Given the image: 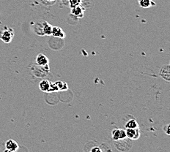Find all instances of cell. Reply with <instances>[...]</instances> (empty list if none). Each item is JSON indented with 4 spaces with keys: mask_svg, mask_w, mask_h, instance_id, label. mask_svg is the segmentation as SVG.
I'll use <instances>...</instances> for the list:
<instances>
[{
    "mask_svg": "<svg viewBox=\"0 0 170 152\" xmlns=\"http://www.w3.org/2000/svg\"><path fill=\"white\" fill-rule=\"evenodd\" d=\"M14 37V30L9 27H4L0 29V39L5 43H9Z\"/></svg>",
    "mask_w": 170,
    "mask_h": 152,
    "instance_id": "obj_1",
    "label": "cell"
},
{
    "mask_svg": "<svg viewBox=\"0 0 170 152\" xmlns=\"http://www.w3.org/2000/svg\"><path fill=\"white\" fill-rule=\"evenodd\" d=\"M126 137L131 140H136L140 136L139 128H126L125 130Z\"/></svg>",
    "mask_w": 170,
    "mask_h": 152,
    "instance_id": "obj_2",
    "label": "cell"
},
{
    "mask_svg": "<svg viewBox=\"0 0 170 152\" xmlns=\"http://www.w3.org/2000/svg\"><path fill=\"white\" fill-rule=\"evenodd\" d=\"M112 138L114 141H118V140L124 139L126 138V134H125V130H122V129H115L112 131Z\"/></svg>",
    "mask_w": 170,
    "mask_h": 152,
    "instance_id": "obj_3",
    "label": "cell"
},
{
    "mask_svg": "<svg viewBox=\"0 0 170 152\" xmlns=\"http://www.w3.org/2000/svg\"><path fill=\"white\" fill-rule=\"evenodd\" d=\"M161 77L165 80L169 82L170 80V65H166L161 69L160 71Z\"/></svg>",
    "mask_w": 170,
    "mask_h": 152,
    "instance_id": "obj_4",
    "label": "cell"
},
{
    "mask_svg": "<svg viewBox=\"0 0 170 152\" xmlns=\"http://www.w3.org/2000/svg\"><path fill=\"white\" fill-rule=\"evenodd\" d=\"M5 147L7 151H11L14 152L16 151L18 148V145L17 143L14 141V140H8L5 143Z\"/></svg>",
    "mask_w": 170,
    "mask_h": 152,
    "instance_id": "obj_5",
    "label": "cell"
},
{
    "mask_svg": "<svg viewBox=\"0 0 170 152\" xmlns=\"http://www.w3.org/2000/svg\"><path fill=\"white\" fill-rule=\"evenodd\" d=\"M36 62L40 66H46L48 64V59L44 54H39L36 58Z\"/></svg>",
    "mask_w": 170,
    "mask_h": 152,
    "instance_id": "obj_6",
    "label": "cell"
},
{
    "mask_svg": "<svg viewBox=\"0 0 170 152\" xmlns=\"http://www.w3.org/2000/svg\"><path fill=\"white\" fill-rule=\"evenodd\" d=\"M51 34L54 37H60L64 38L65 37V33L64 32L63 30L58 27H52V32Z\"/></svg>",
    "mask_w": 170,
    "mask_h": 152,
    "instance_id": "obj_7",
    "label": "cell"
},
{
    "mask_svg": "<svg viewBox=\"0 0 170 152\" xmlns=\"http://www.w3.org/2000/svg\"><path fill=\"white\" fill-rule=\"evenodd\" d=\"M51 82L48 81L47 80H43L42 81H41L39 84L40 89H41L42 92H50V89H51Z\"/></svg>",
    "mask_w": 170,
    "mask_h": 152,
    "instance_id": "obj_8",
    "label": "cell"
},
{
    "mask_svg": "<svg viewBox=\"0 0 170 152\" xmlns=\"http://www.w3.org/2000/svg\"><path fill=\"white\" fill-rule=\"evenodd\" d=\"M72 14L76 17H82L84 16V9L79 5L75 6L72 9Z\"/></svg>",
    "mask_w": 170,
    "mask_h": 152,
    "instance_id": "obj_9",
    "label": "cell"
},
{
    "mask_svg": "<svg viewBox=\"0 0 170 152\" xmlns=\"http://www.w3.org/2000/svg\"><path fill=\"white\" fill-rule=\"evenodd\" d=\"M139 5L143 8H148L156 4V3L153 0H139Z\"/></svg>",
    "mask_w": 170,
    "mask_h": 152,
    "instance_id": "obj_10",
    "label": "cell"
},
{
    "mask_svg": "<svg viewBox=\"0 0 170 152\" xmlns=\"http://www.w3.org/2000/svg\"><path fill=\"white\" fill-rule=\"evenodd\" d=\"M43 34L46 35H51L52 32V26L50 25L48 23H45L43 24Z\"/></svg>",
    "mask_w": 170,
    "mask_h": 152,
    "instance_id": "obj_11",
    "label": "cell"
},
{
    "mask_svg": "<svg viewBox=\"0 0 170 152\" xmlns=\"http://www.w3.org/2000/svg\"><path fill=\"white\" fill-rule=\"evenodd\" d=\"M125 128H139V124L135 119H130L125 124Z\"/></svg>",
    "mask_w": 170,
    "mask_h": 152,
    "instance_id": "obj_12",
    "label": "cell"
},
{
    "mask_svg": "<svg viewBox=\"0 0 170 152\" xmlns=\"http://www.w3.org/2000/svg\"><path fill=\"white\" fill-rule=\"evenodd\" d=\"M56 83L59 88V90H67L68 89V85L66 83L62 81H56Z\"/></svg>",
    "mask_w": 170,
    "mask_h": 152,
    "instance_id": "obj_13",
    "label": "cell"
},
{
    "mask_svg": "<svg viewBox=\"0 0 170 152\" xmlns=\"http://www.w3.org/2000/svg\"><path fill=\"white\" fill-rule=\"evenodd\" d=\"M80 2H81L80 0H70V5H71L73 7H75V6L79 5V4H80Z\"/></svg>",
    "mask_w": 170,
    "mask_h": 152,
    "instance_id": "obj_14",
    "label": "cell"
},
{
    "mask_svg": "<svg viewBox=\"0 0 170 152\" xmlns=\"http://www.w3.org/2000/svg\"><path fill=\"white\" fill-rule=\"evenodd\" d=\"M170 127H169V124H166V126H164L163 127V131L165 132V133H166V135H169V130H170Z\"/></svg>",
    "mask_w": 170,
    "mask_h": 152,
    "instance_id": "obj_15",
    "label": "cell"
},
{
    "mask_svg": "<svg viewBox=\"0 0 170 152\" xmlns=\"http://www.w3.org/2000/svg\"><path fill=\"white\" fill-rule=\"evenodd\" d=\"M91 151L92 152H96V151L99 152V151H101V149L99 147H94V148H92Z\"/></svg>",
    "mask_w": 170,
    "mask_h": 152,
    "instance_id": "obj_16",
    "label": "cell"
},
{
    "mask_svg": "<svg viewBox=\"0 0 170 152\" xmlns=\"http://www.w3.org/2000/svg\"><path fill=\"white\" fill-rule=\"evenodd\" d=\"M48 1H54V0H48Z\"/></svg>",
    "mask_w": 170,
    "mask_h": 152,
    "instance_id": "obj_17",
    "label": "cell"
}]
</instances>
